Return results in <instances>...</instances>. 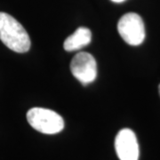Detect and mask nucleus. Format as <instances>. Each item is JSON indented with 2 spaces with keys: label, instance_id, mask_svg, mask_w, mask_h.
<instances>
[{
  "label": "nucleus",
  "instance_id": "f257e3e1",
  "mask_svg": "<svg viewBox=\"0 0 160 160\" xmlns=\"http://www.w3.org/2000/svg\"><path fill=\"white\" fill-rule=\"evenodd\" d=\"M0 40L10 50L20 53L30 48V38L23 26L12 15L0 12Z\"/></svg>",
  "mask_w": 160,
  "mask_h": 160
},
{
  "label": "nucleus",
  "instance_id": "f03ea898",
  "mask_svg": "<svg viewBox=\"0 0 160 160\" xmlns=\"http://www.w3.org/2000/svg\"><path fill=\"white\" fill-rule=\"evenodd\" d=\"M27 120L35 130L45 134H55L64 128L63 118L55 111L45 108H32L27 112Z\"/></svg>",
  "mask_w": 160,
  "mask_h": 160
},
{
  "label": "nucleus",
  "instance_id": "7ed1b4c3",
  "mask_svg": "<svg viewBox=\"0 0 160 160\" xmlns=\"http://www.w3.org/2000/svg\"><path fill=\"white\" fill-rule=\"evenodd\" d=\"M118 31L130 46H139L145 38V26L142 17L135 12H128L120 18Z\"/></svg>",
  "mask_w": 160,
  "mask_h": 160
},
{
  "label": "nucleus",
  "instance_id": "20e7f679",
  "mask_svg": "<svg viewBox=\"0 0 160 160\" xmlns=\"http://www.w3.org/2000/svg\"><path fill=\"white\" fill-rule=\"evenodd\" d=\"M70 70L75 78L86 86L96 78L97 63L92 54L86 52H80L72 59Z\"/></svg>",
  "mask_w": 160,
  "mask_h": 160
},
{
  "label": "nucleus",
  "instance_id": "39448f33",
  "mask_svg": "<svg viewBox=\"0 0 160 160\" xmlns=\"http://www.w3.org/2000/svg\"><path fill=\"white\" fill-rule=\"evenodd\" d=\"M115 149L120 160L139 159V144L136 135L131 129L125 128L118 132L115 139Z\"/></svg>",
  "mask_w": 160,
  "mask_h": 160
},
{
  "label": "nucleus",
  "instance_id": "423d86ee",
  "mask_svg": "<svg viewBox=\"0 0 160 160\" xmlns=\"http://www.w3.org/2000/svg\"><path fill=\"white\" fill-rule=\"evenodd\" d=\"M91 30L85 27H80L72 35L69 36L63 44V47L67 52L80 50L91 43Z\"/></svg>",
  "mask_w": 160,
  "mask_h": 160
},
{
  "label": "nucleus",
  "instance_id": "0eeeda50",
  "mask_svg": "<svg viewBox=\"0 0 160 160\" xmlns=\"http://www.w3.org/2000/svg\"><path fill=\"white\" fill-rule=\"evenodd\" d=\"M112 2H115V3H121V2H124L125 0H111Z\"/></svg>",
  "mask_w": 160,
  "mask_h": 160
},
{
  "label": "nucleus",
  "instance_id": "6e6552de",
  "mask_svg": "<svg viewBox=\"0 0 160 160\" xmlns=\"http://www.w3.org/2000/svg\"><path fill=\"white\" fill-rule=\"evenodd\" d=\"M158 91H159V94H160V85H159V87H158Z\"/></svg>",
  "mask_w": 160,
  "mask_h": 160
}]
</instances>
